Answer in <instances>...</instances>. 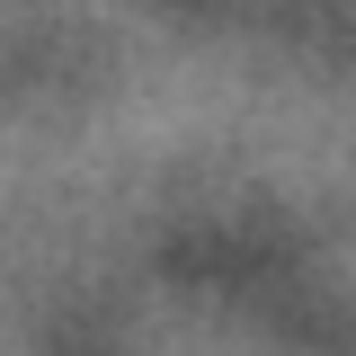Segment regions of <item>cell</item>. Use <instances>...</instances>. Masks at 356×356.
I'll return each mask as SVG.
<instances>
[]
</instances>
